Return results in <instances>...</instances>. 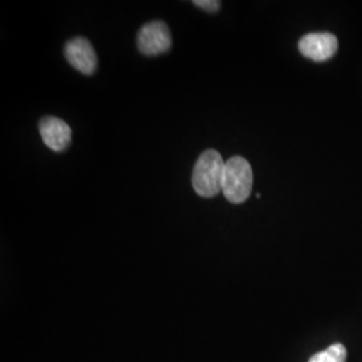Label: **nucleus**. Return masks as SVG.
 I'll use <instances>...</instances> for the list:
<instances>
[{"label": "nucleus", "mask_w": 362, "mask_h": 362, "mask_svg": "<svg viewBox=\"0 0 362 362\" xmlns=\"http://www.w3.org/2000/svg\"><path fill=\"white\" fill-rule=\"evenodd\" d=\"M226 163L219 152L208 149L199 156L192 173L194 192L202 197H214L223 188Z\"/></svg>", "instance_id": "nucleus-1"}, {"label": "nucleus", "mask_w": 362, "mask_h": 362, "mask_svg": "<svg viewBox=\"0 0 362 362\" xmlns=\"http://www.w3.org/2000/svg\"><path fill=\"white\" fill-rule=\"evenodd\" d=\"M254 173L250 163L242 156H233L226 161L221 192L233 204L245 203L252 192Z\"/></svg>", "instance_id": "nucleus-2"}, {"label": "nucleus", "mask_w": 362, "mask_h": 362, "mask_svg": "<svg viewBox=\"0 0 362 362\" xmlns=\"http://www.w3.org/2000/svg\"><path fill=\"white\" fill-rule=\"evenodd\" d=\"M172 37L168 26L161 21H153L141 27L137 35V47L144 55L155 57L168 52Z\"/></svg>", "instance_id": "nucleus-3"}, {"label": "nucleus", "mask_w": 362, "mask_h": 362, "mask_svg": "<svg viewBox=\"0 0 362 362\" xmlns=\"http://www.w3.org/2000/svg\"><path fill=\"white\" fill-rule=\"evenodd\" d=\"M298 49L311 61L324 62L334 57L338 50V40L330 33H311L299 40Z\"/></svg>", "instance_id": "nucleus-4"}, {"label": "nucleus", "mask_w": 362, "mask_h": 362, "mask_svg": "<svg viewBox=\"0 0 362 362\" xmlns=\"http://www.w3.org/2000/svg\"><path fill=\"white\" fill-rule=\"evenodd\" d=\"M67 62L82 74L90 76L98 65L97 54L90 42L83 37L70 39L65 46Z\"/></svg>", "instance_id": "nucleus-5"}, {"label": "nucleus", "mask_w": 362, "mask_h": 362, "mask_svg": "<svg viewBox=\"0 0 362 362\" xmlns=\"http://www.w3.org/2000/svg\"><path fill=\"white\" fill-rule=\"evenodd\" d=\"M43 143L54 152H62L71 143V128L58 117H43L39 122Z\"/></svg>", "instance_id": "nucleus-6"}, {"label": "nucleus", "mask_w": 362, "mask_h": 362, "mask_svg": "<svg viewBox=\"0 0 362 362\" xmlns=\"http://www.w3.org/2000/svg\"><path fill=\"white\" fill-rule=\"evenodd\" d=\"M346 348L342 344H334L324 351L314 354L309 362H346Z\"/></svg>", "instance_id": "nucleus-7"}, {"label": "nucleus", "mask_w": 362, "mask_h": 362, "mask_svg": "<svg viewBox=\"0 0 362 362\" xmlns=\"http://www.w3.org/2000/svg\"><path fill=\"white\" fill-rule=\"evenodd\" d=\"M194 4L208 13H216L221 6V3L218 0H194Z\"/></svg>", "instance_id": "nucleus-8"}]
</instances>
